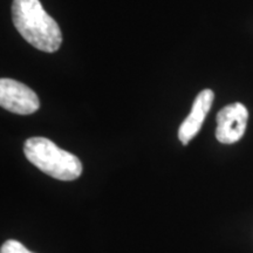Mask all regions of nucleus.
<instances>
[{
  "mask_svg": "<svg viewBox=\"0 0 253 253\" xmlns=\"http://www.w3.org/2000/svg\"><path fill=\"white\" fill-rule=\"evenodd\" d=\"M12 20L21 37L36 48L53 53L61 46V30L39 0H13Z\"/></svg>",
  "mask_w": 253,
  "mask_h": 253,
  "instance_id": "f257e3e1",
  "label": "nucleus"
},
{
  "mask_svg": "<svg viewBox=\"0 0 253 253\" xmlns=\"http://www.w3.org/2000/svg\"><path fill=\"white\" fill-rule=\"evenodd\" d=\"M24 153L33 166L59 181H74L82 173L81 161L48 138H28L25 142Z\"/></svg>",
  "mask_w": 253,
  "mask_h": 253,
  "instance_id": "f03ea898",
  "label": "nucleus"
},
{
  "mask_svg": "<svg viewBox=\"0 0 253 253\" xmlns=\"http://www.w3.org/2000/svg\"><path fill=\"white\" fill-rule=\"evenodd\" d=\"M0 104L8 112L30 115L40 107L38 95L21 82L2 78L0 80Z\"/></svg>",
  "mask_w": 253,
  "mask_h": 253,
  "instance_id": "7ed1b4c3",
  "label": "nucleus"
},
{
  "mask_svg": "<svg viewBox=\"0 0 253 253\" xmlns=\"http://www.w3.org/2000/svg\"><path fill=\"white\" fill-rule=\"evenodd\" d=\"M248 120L249 112L243 103L237 102L224 107L217 114V140L224 144L238 142L246 130Z\"/></svg>",
  "mask_w": 253,
  "mask_h": 253,
  "instance_id": "20e7f679",
  "label": "nucleus"
},
{
  "mask_svg": "<svg viewBox=\"0 0 253 253\" xmlns=\"http://www.w3.org/2000/svg\"><path fill=\"white\" fill-rule=\"evenodd\" d=\"M214 94L211 89H204L196 96L191 113L186 118L178 129V138L183 145L189 143L198 131L201 130L209 110L212 106Z\"/></svg>",
  "mask_w": 253,
  "mask_h": 253,
  "instance_id": "39448f33",
  "label": "nucleus"
},
{
  "mask_svg": "<svg viewBox=\"0 0 253 253\" xmlns=\"http://www.w3.org/2000/svg\"><path fill=\"white\" fill-rule=\"evenodd\" d=\"M0 253H33L17 240H7L2 244Z\"/></svg>",
  "mask_w": 253,
  "mask_h": 253,
  "instance_id": "423d86ee",
  "label": "nucleus"
}]
</instances>
